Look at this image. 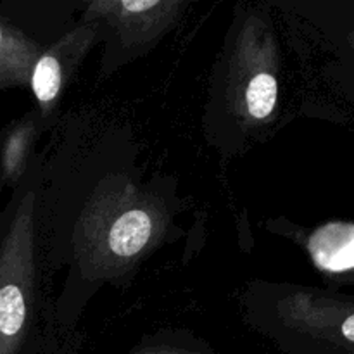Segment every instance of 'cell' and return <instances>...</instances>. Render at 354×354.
<instances>
[{"label":"cell","instance_id":"cell-1","mask_svg":"<svg viewBox=\"0 0 354 354\" xmlns=\"http://www.w3.org/2000/svg\"><path fill=\"white\" fill-rule=\"evenodd\" d=\"M31 214L28 201L0 251V354H16L30 317Z\"/></svg>","mask_w":354,"mask_h":354},{"label":"cell","instance_id":"cell-2","mask_svg":"<svg viewBox=\"0 0 354 354\" xmlns=\"http://www.w3.org/2000/svg\"><path fill=\"white\" fill-rule=\"evenodd\" d=\"M310 252L318 268L346 272L354 268V225L328 223L313 234Z\"/></svg>","mask_w":354,"mask_h":354},{"label":"cell","instance_id":"cell-3","mask_svg":"<svg viewBox=\"0 0 354 354\" xmlns=\"http://www.w3.org/2000/svg\"><path fill=\"white\" fill-rule=\"evenodd\" d=\"M156 225L145 209L124 211L114 218L107 230V248L121 259H131L140 254L154 235Z\"/></svg>","mask_w":354,"mask_h":354},{"label":"cell","instance_id":"cell-4","mask_svg":"<svg viewBox=\"0 0 354 354\" xmlns=\"http://www.w3.org/2000/svg\"><path fill=\"white\" fill-rule=\"evenodd\" d=\"M277 100H279V83L275 76L263 71L249 80L244 92V102L252 120L263 121L272 116L277 107Z\"/></svg>","mask_w":354,"mask_h":354},{"label":"cell","instance_id":"cell-5","mask_svg":"<svg viewBox=\"0 0 354 354\" xmlns=\"http://www.w3.org/2000/svg\"><path fill=\"white\" fill-rule=\"evenodd\" d=\"M31 86L41 106H48L59 97L62 86V66L54 52H47L35 62Z\"/></svg>","mask_w":354,"mask_h":354},{"label":"cell","instance_id":"cell-6","mask_svg":"<svg viewBox=\"0 0 354 354\" xmlns=\"http://www.w3.org/2000/svg\"><path fill=\"white\" fill-rule=\"evenodd\" d=\"M23 44L0 21V86L23 78L26 73Z\"/></svg>","mask_w":354,"mask_h":354},{"label":"cell","instance_id":"cell-7","mask_svg":"<svg viewBox=\"0 0 354 354\" xmlns=\"http://www.w3.org/2000/svg\"><path fill=\"white\" fill-rule=\"evenodd\" d=\"M31 140L30 124L16 128L6 140L2 151V175L6 180H14L21 173Z\"/></svg>","mask_w":354,"mask_h":354},{"label":"cell","instance_id":"cell-8","mask_svg":"<svg viewBox=\"0 0 354 354\" xmlns=\"http://www.w3.org/2000/svg\"><path fill=\"white\" fill-rule=\"evenodd\" d=\"M342 335H344L348 341L354 342V315H351V317L344 322V325H342Z\"/></svg>","mask_w":354,"mask_h":354},{"label":"cell","instance_id":"cell-9","mask_svg":"<svg viewBox=\"0 0 354 354\" xmlns=\"http://www.w3.org/2000/svg\"><path fill=\"white\" fill-rule=\"evenodd\" d=\"M151 354H180V353H151Z\"/></svg>","mask_w":354,"mask_h":354}]
</instances>
